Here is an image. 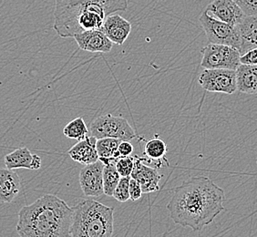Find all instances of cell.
Instances as JSON below:
<instances>
[{
  "label": "cell",
  "mask_w": 257,
  "mask_h": 237,
  "mask_svg": "<svg viewBox=\"0 0 257 237\" xmlns=\"http://www.w3.org/2000/svg\"><path fill=\"white\" fill-rule=\"evenodd\" d=\"M225 193L211 179L190 178L174 189L167 210L174 223L201 231L224 210Z\"/></svg>",
  "instance_id": "cell-1"
},
{
  "label": "cell",
  "mask_w": 257,
  "mask_h": 237,
  "mask_svg": "<svg viewBox=\"0 0 257 237\" xmlns=\"http://www.w3.org/2000/svg\"><path fill=\"white\" fill-rule=\"evenodd\" d=\"M73 208L53 194H45L19 212L20 237H71Z\"/></svg>",
  "instance_id": "cell-2"
},
{
  "label": "cell",
  "mask_w": 257,
  "mask_h": 237,
  "mask_svg": "<svg viewBox=\"0 0 257 237\" xmlns=\"http://www.w3.org/2000/svg\"><path fill=\"white\" fill-rule=\"evenodd\" d=\"M128 0H56L54 30L61 38L100 30L108 16L126 11Z\"/></svg>",
  "instance_id": "cell-3"
},
{
  "label": "cell",
  "mask_w": 257,
  "mask_h": 237,
  "mask_svg": "<svg viewBox=\"0 0 257 237\" xmlns=\"http://www.w3.org/2000/svg\"><path fill=\"white\" fill-rule=\"evenodd\" d=\"M73 208L71 237H111L114 208L92 199L79 202Z\"/></svg>",
  "instance_id": "cell-4"
},
{
  "label": "cell",
  "mask_w": 257,
  "mask_h": 237,
  "mask_svg": "<svg viewBox=\"0 0 257 237\" xmlns=\"http://www.w3.org/2000/svg\"><path fill=\"white\" fill-rule=\"evenodd\" d=\"M90 133L97 140L104 138L132 141L137 137L134 129L123 117L111 114L101 115L91 123Z\"/></svg>",
  "instance_id": "cell-5"
},
{
  "label": "cell",
  "mask_w": 257,
  "mask_h": 237,
  "mask_svg": "<svg viewBox=\"0 0 257 237\" xmlns=\"http://www.w3.org/2000/svg\"><path fill=\"white\" fill-rule=\"evenodd\" d=\"M199 20L210 43L226 45L239 50L240 37L237 26L230 25L215 20L208 15L205 11L201 15Z\"/></svg>",
  "instance_id": "cell-6"
},
{
  "label": "cell",
  "mask_w": 257,
  "mask_h": 237,
  "mask_svg": "<svg viewBox=\"0 0 257 237\" xmlns=\"http://www.w3.org/2000/svg\"><path fill=\"white\" fill-rule=\"evenodd\" d=\"M201 66L204 69L236 70L241 65L239 50L226 45L208 44L202 50Z\"/></svg>",
  "instance_id": "cell-7"
},
{
  "label": "cell",
  "mask_w": 257,
  "mask_h": 237,
  "mask_svg": "<svg viewBox=\"0 0 257 237\" xmlns=\"http://www.w3.org/2000/svg\"><path fill=\"white\" fill-rule=\"evenodd\" d=\"M198 81L202 88L210 92L231 95L237 90L236 71L232 69H205Z\"/></svg>",
  "instance_id": "cell-8"
},
{
  "label": "cell",
  "mask_w": 257,
  "mask_h": 237,
  "mask_svg": "<svg viewBox=\"0 0 257 237\" xmlns=\"http://www.w3.org/2000/svg\"><path fill=\"white\" fill-rule=\"evenodd\" d=\"M104 163L98 161L94 163L84 165L79 173V184L85 196L99 197L104 193Z\"/></svg>",
  "instance_id": "cell-9"
},
{
  "label": "cell",
  "mask_w": 257,
  "mask_h": 237,
  "mask_svg": "<svg viewBox=\"0 0 257 237\" xmlns=\"http://www.w3.org/2000/svg\"><path fill=\"white\" fill-rule=\"evenodd\" d=\"M205 12L215 20L232 26H237L245 18V14L233 0H213L207 6Z\"/></svg>",
  "instance_id": "cell-10"
},
{
  "label": "cell",
  "mask_w": 257,
  "mask_h": 237,
  "mask_svg": "<svg viewBox=\"0 0 257 237\" xmlns=\"http://www.w3.org/2000/svg\"><path fill=\"white\" fill-rule=\"evenodd\" d=\"M131 177L134 178L141 184L144 193H154L160 189V181L162 176L155 168L150 167L144 163V158L134 156V171Z\"/></svg>",
  "instance_id": "cell-11"
},
{
  "label": "cell",
  "mask_w": 257,
  "mask_h": 237,
  "mask_svg": "<svg viewBox=\"0 0 257 237\" xmlns=\"http://www.w3.org/2000/svg\"><path fill=\"white\" fill-rule=\"evenodd\" d=\"M73 38L80 50L89 52L107 53L113 47V43L100 30H86Z\"/></svg>",
  "instance_id": "cell-12"
},
{
  "label": "cell",
  "mask_w": 257,
  "mask_h": 237,
  "mask_svg": "<svg viewBox=\"0 0 257 237\" xmlns=\"http://www.w3.org/2000/svg\"><path fill=\"white\" fill-rule=\"evenodd\" d=\"M100 30L112 43L122 45L132 31V25L119 14H111L104 20Z\"/></svg>",
  "instance_id": "cell-13"
},
{
  "label": "cell",
  "mask_w": 257,
  "mask_h": 237,
  "mask_svg": "<svg viewBox=\"0 0 257 237\" xmlns=\"http://www.w3.org/2000/svg\"><path fill=\"white\" fill-rule=\"evenodd\" d=\"M6 168L29 169L39 170L41 168L42 161L38 154L31 153L27 147H20L8 153L4 157Z\"/></svg>",
  "instance_id": "cell-14"
},
{
  "label": "cell",
  "mask_w": 257,
  "mask_h": 237,
  "mask_svg": "<svg viewBox=\"0 0 257 237\" xmlns=\"http://www.w3.org/2000/svg\"><path fill=\"white\" fill-rule=\"evenodd\" d=\"M97 139L94 136H87L84 140L79 141L72 148L68 151L70 158L77 163L88 165L99 161V155L96 148Z\"/></svg>",
  "instance_id": "cell-15"
},
{
  "label": "cell",
  "mask_w": 257,
  "mask_h": 237,
  "mask_svg": "<svg viewBox=\"0 0 257 237\" xmlns=\"http://www.w3.org/2000/svg\"><path fill=\"white\" fill-rule=\"evenodd\" d=\"M21 190V180L13 170L0 168V202L11 203Z\"/></svg>",
  "instance_id": "cell-16"
},
{
  "label": "cell",
  "mask_w": 257,
  "mask_h": 237,
  "mask_svg": "<svg viewBox=\"0 0 257 237\" xmlns=\"http://www.w3.org/2000/svg\"><path fill=\"white\" fill-rule=\"evenodd\" d=\"M240 37V54L257 48V17L245 16L242 22L237 25Z\"/></svg>",
  "instance_id": "cell-17"
},
{
  "label": "cell",
  "mask_w": 257,
  "mask_h": 237,
  "mask_svg": "<svg viewBox=\"0 0 257 237\" xmlns=\"http://www.w3.org/2000/svg\"><path fill=\"white\" fill-rule=\"evenodd\" d=\"M236 71L237 90L242 93H257V65L241 64Z\"/></svg>",
  "instance_id": "cell-18"
},
{
  "label": "cell",
  "mask_w": 257,
  "mask_h": 237,
  "mask_svg": "<svg viewBox=\"0 0 257 237\" xmlns=\"http://www.w3.org/2000/svg\"><path fill=\"white\" fill-rule=\"evenodd\" d=\"M120 140L112 138H104L97 140L96 148L99 155V161L105 164L116 163L120 157L119 153V145Z\"/></svg>",
  "instance_id": "cell-19"
},
{
  "label": "cell",
  "mask_w": 257,
  "mask_h": 237,
  "mask_svg": "<svg viewBox=\"0 0 257 237\" xmlns=\"http://www.w3.org/2000/svg\"><path fill=\"white\" fill-rule=\"evenodd\" d=\"M144 153L152 161L163 162L167 153V145L162 139L155 137L146 143Z\"/></svg>",
  "instance_id": "cell-20"
},
{
  "label": "cell",
  "mask_w": 257,
  "mask_h": 237,
  "mask_svg": "<svg viewBox=\"0 0 257 237\" xmlns=\"http://www.w3.org/2000/svg\"><path fill=\"white\" fill-rule=\"evenodd\" d=\"M89 134V129L82 117H78L67 124L63 129V134L69 139L78 142L84 140Z\"/></svg>",
  "instance_id": "cell-21"
},
{
  "label": "cell",
  "mask_w": 257,
  "mask_h": 237,
  "mask_svg": "<svg viewBox=\"0 0 257 237\" xmlns=\"http://www.w3.org/2000/svg\"><path fill=\"white\" fill-rule=\"evenodd\" d=\"M120 178L121 177L117 171L115 163L105 164L103 168L104 194L108 196H112L114 190L119 183Z\"/></svg>",
  "instance_id": "cell-22"
},
{
  "label": "cell",
  "mask_w": 257,
  "mask_h": 237,
  "mask_svg": "<svg viewBox=\"0 0 257 237\" xmlns=\"http://www.w3.org/2000/svg\"><path fill=\"white\" fill-rule=\"evenodd\" d=\"M130 180H131V176L120 178L119 183L117 184V186L114 190L112 197L115 198L120 203H125L130 199V191H128Z\"/></svg>",
  "instance_id": "cell-23"
},
{
  "label": "cell",
  "mask_w": 257,
  "mask_h": 237,
  "mask_svg": "<svg viewBox=\"0 0 257 237\" xmlns=\"http://www.w3.org/2000/svg\"><path fill=\"white\" fill-rule=\"evenodd\" d=\"M116 168L120 177H128L132 175L134 167V157H119L116 163Z\"/></svg>",
  "instance_id": "cell-24"
},
{
  "label": "cell",
  "mask_w": 257,
  "mask_h": 237,
  "mask_svg": "<svg viewBox=\"0 0 257 237\" xmlns=\"http://www.w3.org/2000/svg\"><path fill=\"white\" fill-rule=\"evenodd\" d=\"M245 16H256L257 0H233Z\"/></svg>",
  "instance_id": "cell-25"
},
{
  "label": "cell",
  "mask_w": 257,
  "mask_h": 237,
  "mask_svg": "<svg viewBox=\"0 0 257 237\" xmlns=\"http://www.w3.org/2000/svg\"><path fill=\"white\" fill-rule=\"evenodd\" d=\"M128 191H130V199L134 202L138 201L139 199H141L143 193H144L142 187H141V184L138 183V181H136L135 179L132 177L130 180Z\"/></svg>",
  "instance_id": "cell-26"
},
{
  "label": "cell",
  "mask_w": 257,
  "mask_h": 237,
  "mask_svg": "<svg viewBox=\"0 0 257 237\" xmlns=\"http://www.w3.org/2000/svg\"><path fill=\"white\" fill-rule=\"evenodd\" d=\"M240 63L243 65H257V48L248 50L244 54L241 55Z\"/></svg>",
  "instance_id": "cell-27"
},
{
  "label": "cell",
  "mask_w": 257,
  "mask_h": 237,
  "mask_svg": "<svg viewBox=\"0 0 257 237\" xmlns=\"http://www.w3.org/2000/svg\"><path fill=\"white\" fill-rule=\"evenodd\" d=\"M119 153L120 157L131 156V154L134 153V145L128 141H121L119 145Z\"/></svg>",
  "instance_id": "cell-28"
}]
</instances>
